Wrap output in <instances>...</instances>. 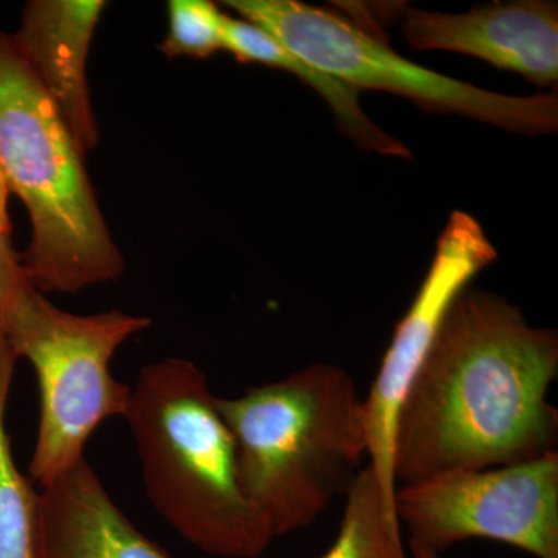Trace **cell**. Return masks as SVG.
Instances as JSON below:
<instances>
[{"label": "cell", "instance_id": "1", "mask_svg": "<svg viewBox=\"0 0 558 558\" xmlns=\"http://www.w3.org/2000/svg\"><path fill=\"white\" fill-rule=\"evenodd\" d=\"M556 330L497 293L465 288L399 411L396 483L517 464L557 451Z\"/></svg>", "mask_w": 558, "mask_h": 558}, {"label": "cell", "instance_id": "2", "mask_svg": "<svg viewBox=\"0 0 558 558\" xmlns=\"http://www.w3.org/2000/svg\"><path fill=\"white\" fill-rule=\"evenodd\" d=\"M216 405L242 490L275 538L311 526L368 462L365 399L340 366L315 363Z\"/></svg>", "mask_w": 558, "mask_h": 558}, {"label": "cell", "instance_id": "3", "mask_svg": "<svg viewBox=\"0 0 558 558\" xmlns=\"http://www.w3.org/2000/svg\"><path fill=\"white\" fill-rule=\"evenodd\" d=\"M216 399L191 360H161L140 369L124 418L146 495L180 537L208 556L258 558L275 537L242 490Z\"/></svg>", "mask_w": 558, "mask_h": 558}, {"label": "cell", "instance_id": "4", "mask_svg": "<svg viewBox=\"0 0 558 558\" xmlns=\"http://www.w3.org/2000/svg\"><path fill=\"white\" fill-rule=\"evenodd\" d=\"M84 154L14 36L0 32V170L31 216L22 266L40 293H76L123 271Z\"/></svg>", "mask_w": 558, "mask_h": 558}, {"label": "cell", "instance_id": "5", "mask_svg": "<svg viewBox=\"0 0 558 558\" xmlns=\"http://www.w3.org/2000/svg\"><path fill=\"white\" fill-rule=\"evenodd\" d=\"M148 317L120 311L75 315L28 284L11 310L2 340L31 362L39 388V424L28 472L49 486L84 457L101 424L126 416L131 387L110 373L124 341L149 328Z\"/></svg>", "mask_w": 558, "mask_h": 558}, {"label": "cell", "instance_id": "6", "mask_svg": "<svg viewBox=\"0 0 558 558\" xmlns=\"http://www.w3.org/2000/svg\"><path fill=\"white\" fill-rule=\"evenodd\" d=\"M223 5L269 32L299 60L355 89L391 92L429 112L454 113L505 131H557V95L513 97L440 75L400 57L373 33L296 0H229Z\"/></svg>", "mask_w": 558, "mask_h": 558}, {"label": "cell", "instance_id": "7", "mask_svg": "<svg viewBox=\"0 0 558 558\" xmlns=\"http://www.w3.org/2000/svg\"><path fill=\"white\" fill-rule=\"evenodd\" d=\"M395 508L409 543L438 554L486 538L535 558H558V453L403 484Z\"/></svg>", "mask_w": 558, "mask_h": 558}, {"label": "cell", "instance_id": "8", "mask_svg": "<svg viewBox=\"0 0 558 558\" xmlns=\"http://www.w3.org/2000/svg\"><path fill=\"white\" fill-rule=\"evenodd\" d=\"M497 256V248L478 220L465 211L451 213L436 244L432 266L416 299L396 326L365 398L366 457L392 508L398 488L395 478L396 424L403 400L435 343L451 304Z\"/></svg>", "mask_w": 558, "mask_h": 558}, {"label": "cell", "instance_id": "9", "mask_svg": "<svg viewBox=\"0 0 558 558\" xmlns=\"http://www.w3.org/2000/svg\"><path fill=\"white\" fill-rule=\"evenodd\" d=\"M402 35L413 49L469 54L538 86L558 81L557 2L512 0L458 14L409 9Z\"/></svg>", "mask_w": 558, "mask_h": 558}, {"label": "cell", "instance_id": "10", "mask_svg": "<svg viewBox=\"0 0 558 558\" xmlns=\"http://www.w3.org/2000/svg\"><path fill=\"white\" fill-rule=\"evenodd\" d=\"M105 9L101 0H33L13 35L84 153L98 143L87 60Z\"/></svg>", "mask_w": 558, "mask_h": 558}, {"label": "cell", "instance_id": "11", "mask_svg": "<svg viewBox=\"0 0 558 558\" xmlns=\"http://www.w3.org/2000/svg\"><path fill=\"white\" fill-rule=\"evenodd\" d=\"M35 558H172L135 527L86 458L40 488Z\"/></svg>", "mask_w": 558, "mask_h": 558}, {"label": "cell", "instance_id": "12", "mask_svg": "<svg viewBox=\"0 0 558 558\" xmlns=\"http://www.w3.org/2000/svg\"><path fill=\"white\" fill-rule=\"evenodd\" d=\"M222 50L230 51L236 61L256 62L267 68L284 70L299 76L303 83L322 95L339 121L341 131L360 148L381 156L410 157V149L400 140L381 131L360 106V90L311 68L290 53L269 32L241 20L226 16L223 21Z\"/></svg>", "mask_w": 558, "mask_h": 558}, {"label": "cell", "instance_id": "13", "mask_svg": "<svg viewBox=\"0 0 558 558\" xmlns=\"http://www.w3.org/2000/svg\"><path fill=\"white\" fill-rule=\"evenodd\" d=\"M16 355L0 340V558H35L39 494L11 451L7 407Z\"/></svg>", "mask_w": 558, "mask_h": 558}, {"label": "cell", "instance_id": "14", "mask_svg": "<svg viewBox=\"0 0 558 558\" xmlns=\"http://www.w3.org/2000/svg\"><path fill=\"white\" fill-rule=\"evenodd\" d=\"M343 498L339 532L319 558H407L398 513L371 465L362 469Z\"/></svg>", "mask_w": 558, "mask_h": 558}, {"label": "cell", "instance_id": "15", "mask_svg": "<svg viewBox=\"0 0 558 558\" xmlns=\"http://www.w3.org/2000/svg\"><path fill=\"white\" fill-rule=\"evenodd\" d=\"M226 13L208 0H171L170 27L160 50L168 58L205 60L222 50Z\"/></svg>", "mask_w": 558, "mask_h": 558}, {"label": "cell", "instance_id": "16", "mask_svg": "<svg viewBox=\"0 0 558 558\" xmlns=\"http://www.w3.org/2000/svg\"><path fill=\"white\" fill-rule=\"evenodd\" d=\"M28 284L32 282L22 266V255L11 245L10 236L0 234V340L17 296Z\"/></svg>", "mask_w": 558, "mask_h": 558}, {"label": "cell", "instance_id": "17", "mask_svg": "<svg viewBox=\"0 0 558 558\" xmlns=\"http://www.w3.org/2000/svg\"><path fill=\"white\" fill-rule=\"evenodd\" d=\"M9 183H7L5 175H3L2 170H0V234L3 236H11V223L9 209H7V205H9Z\"/></svg>", "mask_w": 558, "mask_h": 558}, {"label": "cell", "instance_id": "18", "mask_svg": "<svg viewBox=\"0 0 558 558\" xmlns=\"http://www.w3.org/2000/svg\"><path fill=\"white\" fill-rule=\"evenodd\" d=\"M409 545L414 558H440V554L435 553V550H429L424 548V546L413 545V543H409Z\"/></svg>", "mask_w": 558, "mask_h": 558}]
</instances>
